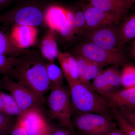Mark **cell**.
<instances>
[{
  "label": "cell",
  "instance_id": "cell-1",
  "mask_svg": "<svg viewBox=\"0 0 135 135\" xmlns=\"http://www.w3.org/2000/svg\"><path fill=\"white\" fill-rule=\"evenodd\" d=\"M32 54L21 56L9 78L22 83L39 98L45 99L44 95L51 88L46 63Z\"/></svg>",
  "mask_w": 135,
  "mask_h": 135
},
{
  "label": "cell",
  "instance_id": "cell-2",
  "mask_svg": "<svg viewBox=\"0 0 135 135\" xmlns=\"http://www.w3.org/2000/svg\"><path fill=\"white\" fill-rule=\"evenodd\" d=\"M72 105L79 112L114 116L108 102L93 90L91 84L77 81L69 84Z\"/></svg>",
  "mask_w": 135,
  "mask_h": 135
},
{
  "label": "cell",
  "instance_id": "cell-3",
  "mask_svg": "<svg viewBox=\"0 0 135 135\" xmlns=\"http://www.w3.org/2000/svg\"><path fill=\"white\" fill-rule=\"evenodd\" d=\"M47 99L50 116L63 127L74 133L70 89L64 86L52 87Z\"/></svg>",
  "mask_w": 135,
  "mask_h": 135
},
{
  "label": "cell",
  "instance_id": "cell-4",
  "mask_svg": "<svg viewBox=\"0 0 135 135\" xmlns=\"http://www.w3.org/2000/svg\"><path fill=\"white\" fill-rule=\"evenodd\" d=\"M74 127L83 135H105L118 127L114 116L79 112L72 119Z\"/></svg>",
  "mask_w": 135,
  "mask_h": 135
},
{
  "label": "cell",
  "instance_id": "cell-5",
  "mask_svg": "<svg viewBox=\"0 0 135 135\" xmlns=\"http://www.w3.org/2000/svg\"><path fill=\"white\" fill-rule=\"evenodd\" d=\"M74 51L76 55L83 57L103 67L109 65H124L127 60L125 54L121 50H107L88 41L78 45Z\"/></svg>",
  "mask_w": 135,
  "mask_h": 135
},
{
  "label": "cell",
  "instance_id": "cell-6",
  "mask_svg": "<svg viewBox=\"0 0 135 135\" xmlns=\"http://www.w3.org/2000/svg\"><path fill=\"white\" fill-rule=\"evenodd\" d=\"M1 81L3 88L10 93L22 112L34 107L42 108L45 99L39 98L22 83L7 77H3Z\"/></svg>",
  "mask_w": 135,
  "mask_h": 135
},
{
  "label": "cell",
  "instance_id": "cell-7",
  "mask_svg": "<svg viewBox=\"0 0 135 135\" xmlns=\"http://www.w3.org/2000/svg\"><path fill=\"white\" fill-rule=\"evenodd\" d=\"M44 12L37 5H25L0 16V22L12 23L15 25L36 27L44 20Z\"/></svg>",
  "mask_w": 135,
  "mask_h": 135
},
{
  "label": "cell",
  "instance_id": "cell-8",
  "mask_svg": "<svg viewBox=\"0 0 135 135\" xmlns=\"http://www.w3.org/2000/svg\"><path fill=\"white\" fill-rule=\"evenodd\" d=\"M87 41L108 50H120L122 46L118 27L114 25L84 31Z\"/></svg>",
  "mask_w": 135,
  "mask_h": 135
},
{
  "label": "cell",
  "instance_id": "cell-9",
  "mask_svg": "<svg viewBox=\"0 0 135 135\" xmlns=\"http://www.w3.org/2000/svg\"><path fill=\"white\" fill-rule=\"evenodd\" d=\"M86 24L84 31H90L109 25H115L122 17L103 11L88 3L81 8Z\"/></svg>",
  "mask_w": 135,
  "mask_h": 135
},
{
  "label": "cell",
  "instance_id": "cell-10",
  "mask_svg": "<svg viewBox=\"0 0 135 135\" xmlns=\"http://www.w3.org/2000/svg\"><path fill=\"white\" fill-rule=\"evenodd\" d=\"M17 120L21 123L29 135H36L51 127L46 120L42 109L34 107L22 112Z\"/></svg>",
  "mask_w": 135,
  "mask_h": 135
},
{
  "label": "cell",
  "instance_id": "cell-11",
  "mask_svg": "<svg viewBox=\"0 0 135 135\" xmlns=\"http://www.w3.org/2000/svg\"><path fill=\"white\" fill-rule=\"evenodd\" d=\"M101 95L112 109L135 111V88L113 90Z\"/></svg>",
  "mask_w": 135,
  "mask_h": 135
},
{
  "label": "cell",
  "instance_id": "cell-12",
  "mask_svg": "<svg viewBox=\"0 0 135 135\" xmlns=\"http://www.w3.org/2000/svg\"><path fill=\"white\" fill-rule=\"evenodd\" d=\"M38 33L36 27L16 25L12 28L10 35L18 48L25 50L35 44Z\"/></svg>",
  "mask_w": 135,
  "mask_h": 135
},
{
  "label": "cell",
  "instance_id": "cell-13",
  "mask_svg": "<svg viewBox=\"0 0 135 135\" xmlns=\"http://www.w3.org/2000/svg\"><path fill=\"white\" fill-rule=\"evenodd\" d=\"M94 7L105 12L123 17L133 8L134 0H86Z\"/></svg>",
  "mask_w": 135,
  "mask_h": 135
},
{
  "label": "cell",
  "instance_id": "cell-14",
  "mask_svg": "<svg viewBox=\"0 0 135 135\" xmlns=\"http://www.w3.org/2000/svg\"><path fill=\"white\" fill-rule=\"evenodd\" d=\"M68 13V9L59 5H52L45 11L44 21L49 29L59 32L67 22Z\"/></svg>",
  "mask_w": 135,
  "mask_h": 135
},
{
  "label": "cell",
  "instance_id": "cell-15",
  "mask_svg": "<svg viewBox=\"0 0 135 135\" xmlns=\"http://www.w3.org/2000/svg\"><path fill=\"white\" fill-rule=\"evenodd\" d=\"M57 59L68 85L79 81V74L75 57L67 52H59Z\"/></svg>",
  "mask_w": 135,
  "mask_h": 135
},
{
  "label": "cell",
  "instance_id": "cell-16",
  "mask_svg": "<svg viewBox=\"0 0 135 135\" xmlns=\"http://www.w3.org/2000/svg\"><path fill=\"white\" fill-rule=\"evenodd\" d=\"M55 31L49 29L44 36L40 44L42 56L49 62H54L59 54Z\"/></svg>",
  "mask_w": 135,
  "mask_h": 135
},
{
  "label": "cell",
  "instance_id": "cell-17",
  "mask_svg": "<svg viewBox=\"0 0 135 135\" xmlns=\"http://www.w3.org/2000/svg\"><path fill=\"white\" fill-rule=\"evenodd\" d=\"M31 54H32L29 51L18 48L12 41L10 35L0 31V55L17 57Z\"/></svg>",
  "mask_w": 135,
  "mask_h": 135
},
{
  "label": "cell",
  "instance_id": "cell-18",
  "mask_svg": "<svg viewBox=\"0 0 135 135\" xmlns=\"http://www.w3.org/2000/svg\"><path fill=\"white\" fill-rule=\"evenodd\" d=\"M122 45L135 39V13L125 20L118 27Z\"/></svg>",
  "mask_w": 135,
  "mask_h": 135
},
{
  "label": "cell",
  "instance_id": "cell-19",
  "mask_svg": "<svg viewBox=\"0 0 135 135\" xmlns=\"http://www.w3.org/2000/svg\"><path fill=\"white\" fill-rule=\"evenodd\" d=\"M46 66L51 88L53 87L63 85L64 75L61 68L54 62H49L46 63Z\"/></svg>",
  "mask_w": 135,
  "mask_h": 135
},
{
  "label": "cell",
  "instance_id": "cell-20",
  "mask_svg": "<svg viewBox=\"0 0 135 135\" xmlns=\"http://www.w3.org/2000/svg\"><path fill=\"white\" fill-rule=\"evenodd\" d=\"M118 66L112 65L105 70H103L102 73L112 90H116L121 86L120 73Z\"/></svg>",
  "mask_w": 135,
  "mask_h": 135
},
{
  "label": "cell",
  "instance_id": "cell-21",
  "mask_svg": "<svg viewBox=\"0 0 135 135\" xmlns=\"http://www.w3.org/2000/svg\"><path fill=\"white\" fill-rule=\"evenodd\" d=\"M0 97L1 98L4 104L3 112L12 116L18 117L22 112L16 102L11 94L4 93L0 90Z\"/></svg>",
  "mask_w": 135,
  "mask_h": 135
},
{
  "label": "cell",
  "instance_id": "cell-22",
  "mask_svg": "<svg viewBox=\"0 0 135 135\" xmlns=\"http://www.w3.org/2000/svg\"><path fill=\"white\" fill-rule=\"evenodd\" d=\"M20 57L0 55V74L3 77H10L14 68L19 62Z\"/></svg>",
  "mask_w": 135,
  "mask_h": 135
},
{
  "label": "cell",
  "instance_id": "cell-23",
  "mask_svg": "<svg viewBox=\"0 0 135 135\" xmlns=\"http://www.w3.org/2000/svg\"><path fill=\"white\" fill-rule=\"evenodd\" d=\"M121 86L123 88H135V66L124 65L120 73Z\"/></svg>",
  "mask_w": 135,
  "mask_h": 135
},
{
  "label": "cell",
  "instance_id": "cell-24",
  "mask_svg": "<svg viewBox=\"0 0 135 135\" xmlns=\"http://www.w3.org/2000/svg\"><path fill=\"white\" fill-rule=\"evenodd\" d=\"M103 68L98 64L89 61L80 75L79 81L87 84H90V80L94 79L102 71Z\"/></svg>",
  "mask_w": 135,
  "mask_h": 135
},
{
  "label": "cell",
  "instance_id": "cell-25",
  "mask_svg": "<svg viewBox=\"0 0 135 135\" xmlns=\"http://www.w3.org/2000/svg\"><path fill=\"white\" fill-rule=\"evenodd\" d=\"M114 116L116 120L118 127L125 135H135V127L126 120L119 111L112 109Z\"/></svg>",
  "mask_w": 135,
  "mask_h": 135
},
{
  "label": "cell",
  "instance_id": "cell-26",
  "mask_svg": "<svg viewBox=\"0 0 135 135\" xmlns=\"http://www.w3.org/2000/svg\"><path fill=\"white\" fill-rule=\"evenodd\" d=\"M14 116L0 112V135H8L14 127L16 120Z\"/></svg>",
  "mask_w": 135,
  "mask_h": 135
},
{
  "label": "cell",
  "instance_id": "cell-27",
  "mask_svg": "<svg viewBox=\"0 0 135 135\" xmlns=\"http://www.w3.org/2000/svg\"><path fill=\"white\" fill-rule=\"evenodd\" d=\"M91 86L93 90L100 95L112 91L104 77L102 71L93 79Z\"/></svg>",
  "mask_w": 135,
  "mask_h": 135
},
{
  "label": "cell",
  "instance_id": "cell-28",
  "mask_svg": "<svg viewBox=\"0 0 135 135\" xmlns=\"http://www.w3.org/2000/svg\"><path fill=\"white\" fill-rule=\"evenodd\" d=\"M74 22V12L71 10L68 9L67 22L59 32L64 38L70 39L72 38L75 35Z\"/></svg>",
  "mask_w": 135,
  "mask_h": 135
},
{
  "label": "cell",
  "instance_id": "cell-29",
  "mask_svg": "<svg viewBox=\"0 0 135 135\" xmlns=\"http://www.w3.org/2000/svg\"><path fill=\"white\" fill-rule=\"evenodd\" d=\"M86 24L85 18L82 9L74 12V31L75 34L84 31Z\"/></svg>",
  "mask_w": 135,
  "mask_h": 135
},
{
  "label": "cell",
  "instance_id": "cell-30",
  "mask_svg": "<svg viewBox=\"0 0 135 135\" xmlns=\"http://www.w3.org/2000/svg\"><path fill=\"white\" fill-rule=\"evenodd\" d=\"M10 135H29L21 123L17 119Z\"/></svg>",
  "mask_w": 135,
  "mask_h": 135
},
{
  "label": "cell",
  "instance_id": "cell-31",
  "mask_svg": "<svg viewBox=\"0 0 135 135\" xmlns=\"http://www.w3.org/2000/svg\"><path fill=\"white\" fill-rule=\"evenodd\" d=\"M122 115L130 124L135 127V111L118 110Z\"/></svg>",
  "mask_w": 135,
  "mask_h": 135
},
{
  "label": "cell",
  "instance_id": "cell-32",
  "mask_svg": "<svg viewBox=\"0 0 135 135\" xmlns=\"http://www.w3.org/2000/svg\"><path fill=\"white\" fill-rule=\"evenodd\" d=\"M74 133L65 128H56L52 135H73Z\"/></svg>",
  "mask_w": 135,
  "mask_h": 135
},
{
  "label": "cell",
  "instance_id": "cell-33",
  "mask_svg": "<svg viewBox=\"0 0 135 135\" xmlns=\"http://www.w3.org/2000/svg\"><path fill=\"white\" fill-rule=\"evenodd\" d=\"M105 135H125L119 128L116 127Z\"/></svg>",
  "mask_w": 135,
  "mask_h": 135
},
{
  "label": "cell",
  "instance_id": "cell-34",
  "mask_svg": "<svg viewBox=\"0 0 135 135\" xmlns=\"http://www.w3.org/2000/svg\"><path fill=\"white\" fill-rule=\"evenodd\" d=\"M55 128L51 126L45 131L36 135H52Z\"/></svg>",
  "mask_w": 135,
  "mask_h": 135
},
{
  "label": "cell",
  "instance_id": "cell-35",
  "mask_svg": "<svg viewBox=\"0 0 135 135\" xmlns=\"http://www.w3.org/2000/svg\"><path fill=\"white\" fill-rule=\"evenodd\" d=\"M13 0H0V8L7 5Z\"/></svg>",
  "mask_w": 135,
  "mask_h": 135
},
{
  "label": "cell",
  "instance_id": "cell-36",
  "mask_svg": "<svg viewBox=\"0 0 135 135\" xmlns=\"http://www.w3.org/2000/svg\"><path fill=\"white\" fill-rule=\"evenodd\" d=\"M4 110V104L1 98L0 97V112H3Z\"/></svg>",
  "mask_w": 135,
  "mask_h": 135
},
{
  "label": "cell",
  "instance_id": "cell-37",
  "mask_svg": "<svg viewBox=\"0 0 135 135\" xmlns=\"http://www.w3.org/2000/svg\"><path fill=\"white\" fill-rule=\"evenodd\" d=\"M132 52L133 57H134L135 60V39L134 41V42H133V45H132Z\"/></svg>",
  "mask_w": 135,
  "mask_h": 135
},
{
  "label": "cell",
  "instance_id": "cell-38",
  "mask_svg": "<svg viewBox=\"0 0 135 135\" xmlns=\"http://www.w3.org/2000/svg\"><path fill=\"white\" fill-rule=\"evenodd\" d=\"M3 88L2 83L1 80H0V90Z\"/></svg>",
  "mask_w": 135,
  "mask_h": 135
},
{
  "label": "cell",
  "instance_id": "cell-39",
  "mask_svg": "<svg viewBox=\"0 0 135 135\" xmlns=\"http://www.w3.org/2000/svg\"><path fill=\"white\" fill-rule=\"evenodd\" d=\"M76 135H83L81 134H80V133H78V134H76Z\"/></svg>",
  "mask_w": 135,
  "mask_h": 135
},
{
  "label": "cell",
  "instance_id": "cell-40",
  "mask_svg": "<svg viewBox=\"0 0 135 135\" xmlns=\"http://www.w3.org/2000/svg\"><path fill=\"white\" fill-rule=\"evenodd\" d=\"M124 1H131V0H124Z\"/></svg>",
  "mask_w": 135,
  "mask_h": 135
},
{
  "label": "cell",
  "instance_id": "cell-41",
  "mask_svg": "<svg viewBox=\"0 0 135 135\" xmlns=\"http://www.w3.org/2000/svg\"><path fill=\"white\" fill-rule=\"evenodd\" d=\"M76 135V134H75V133H74V135Z\"/></svg>",
  "mask_w": 135,
  "mask_h": 135
},
{
  "label": "cell",
  "instance_id": "cell-42",
  "mask_svg": "<svg viewBox=\"0 0 135 135\" xmlns=\"http://www.w3.org/2000/svg\"><path fill=\"white\" fill-rule=\"evenodd\" d=\"M134 1H135V0H134Z\"/></svg>",
  "mask_w": 135,
  "mask_h": 135
}]
</instances>
